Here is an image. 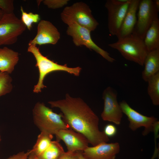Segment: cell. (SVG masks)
I'll list each match as a JSON object with an SVG mask.
<instances>
[{
	"label": "cell",
	"mask_w": 159,
	"mask_h": 159,
	"mask_svg": "<svg viewBox=\"0 0 159 159\" xmlns=\"http://www.w3.org/2000/svg\"><path fill=\"white\" fill-rule=\"evenodd\" d=\"M143 40L148 52L159 49L158 17L154 20L147 31Z\"/></svg>",
	"instance_id": "ac0fdd59"
},
{
	"label": "cell",
	"mask_w": 159,
	"mask_h": 159,
	"mask_svg": "<svg viewBox=\"0 0 159 159\" xmlns=\"http://www.w3.org/2000/svg\"><path fill=\"white\" fill-rule=\"evenodd\" d=\"M91 32L77 23H73L68 26L67 34L72 37L73 42L76 46L84 45L93 50L109 62H114L115 59L109 54L97 46L92 40L90 36Z\"/></svg>",
	"instance_id": "ba28073f"
},
{
	"label": "cell",
	"mask_w": 159,
	"mask_h": 159,
	"mask_svg": "<svg viewBox=\"0 0 159 159\" xmlns=\"http://www.w3.org/2000/svg\"><path fill=\"white\" fill-rule=\"evenodd\" d=\"M9 74L0 71V97L10 92L13 88Z\"/></svg>",
	"instance_id": "7402d4cb"
},
{
	"label": "cell",
	"mask_w": 159,
	"mask_h": 159,
	"mask_svg": "<svg viewBox=\"0 0 159 159\" xmlns=\"http://www.w3.org/2000/svg\"><path fill=\"white\" fill-rule=\"evenodd\" d=\"M48 103L52 107L59 108L69 128L84 135L93 146L109 141V138L99 130L98 117L81 98L67 93L64 98Z\"/></svg>",
	"instance_id": "6da1fadb"
},
{
	"label": "cell",
	"mask_w": 159,
	"mask_h": 159,
	"mask_svg": "<svg viewBox=\"0 0 159 159\" xmlns=\"http://www.w3.org/2000/svg\"><path fill=\"white\" fill-rule=\"evenodd\" d=\"M140 0H130L120 29L116 36L118 39L132 34L137 21V11Z\"/></svg>",
	"instance_id": "9a60e30c"
},
{
	"label": "cell",
	"mask_w": 159,
	"mask_h": 159,
	"mask_svg": "<svg viewBox=\"0 0 159 159\" xmlns=\"http://www.w3.org/2000/svg\"><path fill=\"white\" fill-rule=\"evenodd\" d=\"M33 115L34 122L41 132L55 135L60 130L69 129L63 119L62 113L54 112L43 103L36 104L33 110Z\"/></svg>",
	"instance_id": "3957f363"
},
{
	"label": "cell",
	"mask_w": 159,
	"mask_h": 159,
	"mask_svg": "<svg viewBox=\"0 0 159 159\" xmlns=\"http://www.w3.org/2000/svg\"><path fill=\"white\" fill-rule=\"evenodd\" d=\"M26 27L14 13L4 14L0 20V46L15 43Z\"/></svg>",
	"instance_id": "52a82bcc"
},
{
	"label": "cell",
	"mask_w": 159,
	"mask_h": 159,
	"mask_svg": "<svg viewBox=\"0 0 159 159\" xmlns=\"http://www.w3.org/2000/svg\"><path fill=\"white\" fill-rule=\"evenodd\" d=\"M58 159H79L77 152H70L67 151L64 153Z\"/></svg>",
	"instance_id": "4316f807"
},
{
	"label": "cell",
	"mask_w": 159,
	"mask_h": 159,
	"mask_svg": "<svg viewBox=\"0 0 159 159\" xmlns=\"http://www.w3.org/2000/svg\"><path fill=\"white\" fill-rule=\"evenodd\" d=\"M64 152L59 141H52L49 147L38 157L39 159H58Z\"/></svg>",
	"instance_id": "ffe728a7"
},
{
	"label": "cell",
	"mask_w": 159,
	"mask_h": 159,
	"mask_svg": "<svg viewBox=\"0 0 159 159\" xmlns=\"http://www.w3.org/2000/svg\"><path fill=\"white\" fill-rule=\"evenodd\" d=\"M130 0L121 3L117 0H108L105 6L108 13V27L112 35L116 36L121 26Z\"/></svg>",
	"instance_id": "8fae6325"
},
{
	"label": "cell",
	"mask_w": 159,
	"mask_h": 159,
	"mask_svg": "<svg viewBox=\"0 0 159 159\" xmlns=\"http://www.w3.org/2000/svg\"><path fill=\"white\" fill-rule=\"evenodd\" d=\"M104 100L103 110L101 117L103 120L120 124L123 112L117 100V93L110 87H107L102 94Z\"/></svg>",
	"instance_id": "30bf717a"
},
{
	"label": "cell",
	"mask_w": 159,
	"mask_h": 159,
	"mask_svg": "<svg viewBox=\"0 0 159 159\" xmlns=\"http://www.w3.org/2000/svg\"><path fill=\"white\" fill-rule=\"evenodd\" d=\"M20 10L21 13V20L26 28L30 30L33 23H37L40 21V16L37 14L27 13L25 11L22 6H21Z\"/></svg>",
	"instance_id": "603a6c76"
},
{
	"label": "cell",
	"mask_w": 159,
	"mask_h": 159,
	"mask_svg": "<svg viewBox=\"0 0 159 159\" xmlns=\"http://www.w3.org/2000/svg\"><path fill=\"white\" fill-rule=\"evenodd\" d=\"M138 19L132 34L143 40L145 34L154 20L158 17L159 9L154 0H140Z\"/></svg>",
	"instance_id": "8992f818"
},
{
	"label": "cell",
	"mask_w": 159,
	"mask_h": 159,
	"mask_svg": "<svg viewBox=\"0 0 159 159\" xmlns=\"http://www.w3.org/2000/svg\"><path fill=\"white\" fill-rule=\"evenodd\" d=\"M19 60L18 52L6 47L0 48V71L11 73Z\"/></svg>",
	"instance_id": "2e32d148"
},
{
	"label": "cell",
	"mask_w": 159,
	"mask_h": 159,
	"mask_svg": "<svg viewBox=\"0 0 159 159\" xmlns=\"http://www.w3.org/2000/svg\"><path fill=\"white\" fill-rule=\"evenodd\" d=\"M120 148L118 143H102L92 147L88 146L82 154L86 159H115Z\"/></svg>",
	"instance_id": "5bb4252c"
},
{
	"label": "cell",
	"mask_w": 159,
	"mask_h": 159,
	"mask_svg": "<svg viewBox=\"0 0 159 159\" xmlns=\"http://www.w3.org/2000/svg\"><path fill=\"white\" fill-rule=\"evenodd\" d=\"M0 9L4 14L14 13V5L13 0H0Z\"/></svg>",
	"instance_id": "d4e9b609"
},
{
	"label": "cell",
	"mask_w": 159,
	"mask_h": 159,
	"mask_svg": "<svg viewBox=\"0 0 159 159\" xmlns=\"http://www.w3.org/2000/svg\"><path fill=\"white\" fill-rule=\"evenodd\" d=\"M27 51L32 54L34 57L36 62L35 66L38 67L39 71L38 81L34 86L33 90L34 92H40L42 89L46 87L43 84L45 77L48 74L53 72L64 71L77 76L80 74L82 69L80 67H70L66 64H59L43 55L39 48L35 45L29 46Z\"/></svg>",
	"instance_id": "7a4b0ae2"
},
{
	"label": "cell",
	"mask_w": 159,
	"mask_h": 159,
	"mask_svg": "<svg viewBox=\"0 0 159 159\" xmlns=\"http://www.w3.org/2000/svg\"><path fill=\"white\" fill-rule=\"evenodd\" d=\"M60 37V33L57 29L51 22L47 20H41L37 26L36 36L29 41L28 45L55 44L59 40Z\"/></svg>",
	"instance_id": "7c38bea8"
},
{
	"label": "cell",
	"mask_w": 159,
	"mask_h": 159,
	"mask_svg": "<svg viewBox=\"0 0 159 159\" xmlns=\"http://www.w3.org/2000/svg\"><path fill=\"white\" fill-rule=\"evenodd\" d=\"M79 159H86L83 156L82 151H77Z\"/></svg>",
	"instance_id": "f546056e"
},
{
	"label": "cell",
	"mask_w": 159,
	"mask_h": 159,
	"mask_svg": "<svg viewBox=\"0 0 159 159\" xmlns=\"http://www.w3.org/2000/svg\"><path fill=\"white\" fill-rule=\"evenodd\" d=\"M148 83V94L153 104L159 105V72L150 78Z\"/></svg>",
	"instance_id": "44dd1931"
},
{
	"label": "cell",
	"mask_w": 159,
	"mask_h": 159,
	"mask_svg": "<svg viewBox=\"0 0 159 159\" xmlns=\"http://www.w3.org/2000/svg\"><path fill=\"white\" fill-rule=\"evenodd\" d=\"M4 14L3 12L1 10V9H0V20L1 19V18L2 17Z\"/></svg>",
	"instance_id": "4dcf8cb0"
},
{
	"label": "cell",
	"mask_w": 159,
	"mask_h": 159,
	"mask_svg": "<svg viewBox=\"0 0 159 159\" xmlns=\"http://www.w3.org/2000/svg\"><path fill=\"white\" fill-rule=\"evenodd\" d=\"M142 78L147 82L149 79L159 72V49L149 52L144 60Z\"/></svg>",
	"instance_id": "e0dca14e"
},
{
	"label": "cell",
	"mask_w": 159,
	"mask_h": 159,
	"mask_svg": "<svg viewBox=\"0 0 159 159\" xmlns=\"http://www.w3.org/2000/svg\"><path fill=\"white\" fill-rule=\"evenodd\" d=\"M30 153L27 159H39L38 157L32 153L30 150Z\"/></svg>",
	"instance_id": "f1b7e54d"
},
{
	"label": "cell",
	"mask_w": 159,
	"mask_h": 159,
	"mask_svg": "<svg viewBox=\"0 0 159 159\" xmlns=\"http://www.w3.org/2000/svg\"><path fill=\"white\" fill-rule=\"evenodd\" d=\"M28 155V153L21 152L10 156L6 159H27Z\"/></svg>",
	"instance_id": "83f0119b"
},
{
	"label": "cell",
	"mask_w": 159,
	"mask_h": 159,
	"mask_svg": "<svg viewBox=\"0 0 159 159\" xmlns=\"http://www.w3.org/2000/svg\"><path fill=\"white\" fill-rule=\"evenodd\" d=\"M1 141V136L0 135V143Z\"/></svg>",
	"instance_id": "1f68e13d"
},
{
	"label": "cell",
	"mask_w": 159,
	"mask_h": 159,
	"mask_svg": "<svg viewBox=\"0 0 159 159\" xmlns=\"http://www.w3.org/2000/svg\"><path fill=\"white\" fill-rule=\"evenodd\" d=\"M117 132L116 127L112 124H107L104 127L103 132L109 138L113 137L115 136Z\"/></svg>",
	"instance_id": "484cf974"
},
{
	"label": "cell",
	"mask_w": 159,
	"mask_h": 159,
	"mask_svg": "<svg viewBox=\"0 0 159 159\" xmlns=\"http://www.w3.org/2000/svg\"><path fill=\"white\" fill-rule=\"evenodd\" d=\"M55 135L58 141L62 140L66 145L67 152L83 151L88 146L89 142L82 134L72 129H64L57 131Z\"/></svg>",
	"instance_id": "4fadbf2b"
},
{
	"label": "cell",
	"mask_w": 159,
	"mask_h": 159,
	"mask_svg": "<svg viewBox=\"0 0 159 159\" xmlns=\"http://www.w3.org/2000/svg\"><path fill=\"white\" fill-rule=\"evenodd\" d=\"M108 46L118 50L126 59L139 65H144V60L149 52L143 40L132 34L118 39Z\"/></svg>",
	"instance_id": "277c9868"
},
{
	"label": "cell",
	"mask_w": 159,
	"mask_h": 159,
	"mask_svg": "<svg viewBox=\"0 0 159 159\" xmlns=\"http://www.w3.org/2000/svg\"><path fill=\"white\" fill-rule=\"evenodd\" d=\"M123 113L126 115L129 121V127L133 131L141 127H144L142 132L145 136L150 132H153L155 123L158 121L154 116L148 117L144 115L133 109L125 100L119 103Z\"/></svg>",
	"instance_id": "9c48e42d"
},
{
	"label": "cell",
	"mask_w": 159,
	"mask_h": 159,
	"mask_svg": "<svg viewBox=\"0 0 159 159\" xmlns=\"http://www.w3.org/2000/svg\"><path fill=\"white\" fill-rule=\"evenodd\" d=\"M53 138V135L41 132L38 135L36 142L31 150V153L38 157L50 145Z\"/></svg>",
	"instance_id": "d6986e66"
},
{
	"label": "cell",
	"mask_w": 159,
	"mask_h": 159,
	"mask_svg": "<svg viewBox=\"0 0 159 159\" xmlns=\"http://www.w3.org/2000/svg\"><path fill=\"white\" fill-rule=\"evenodd\" d=\"M44 4L49 9H55L62 7L67 5L68 0H44L42 1Z\"/></svg>",
	"instance_id": "cb8c5ba5"
},
{
	"label": "cell",
	"mask_w": 159,
	"mask_h": 159,
	"mask_svg": "<svg viewBox=\"0 0 159 159\" xmlns=\"http://www.w3.org/2000/svg\"><path fill=\"white\" fill-rule=\"evenodd\" d=\"M60 16L62 21L68 26L76 23L91 32L95 30L99 25L89 6L82 2H76L65 7Z\"/></svg>",
	"instance_id": "5b68a950"
}]
</instances>
